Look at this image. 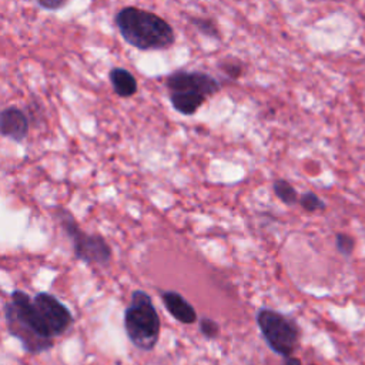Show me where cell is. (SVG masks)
Returning <instances> with one entry per match:
<instances>
[{
	"label": "cell",
	"instance_id": "6da1fadb",
	"mask_svg": "<svg viewBox=\"0 0 365 365\" xmlns=\"http://www.w3.org/2000/svg\"><path fill=\"white\" fill-rule=\"evenodd\" d=\"M10 301L21 328L41 339L53 341L73 324L71 311L48 292H37L31 298L27 292L14 289Z\"/></svg>",
	"mask_w": 365,
	"mask_h": 365
},
{
	"label": "cell",
	"instance_id": "3957f363",
	"mask_svg": "<svg viewBox=\"0 0 365 365\" xmlns=\"http://www.w3.org/2000/svg\"><path fill=\"white\" fill-rule=\"evenodd\" d=\"M123 324L130 342L140 351H153L160 338L161 322L151 297L135 289L131 294L128 307L124 309Z\"/></svg>",
	"mask_w": 365,
	"mask_h": 365
},
{
	"label": "cell",
	"instance_id": "2e32d148",
	"mask_svg": "<svg viewBox=\"0 0 365 365\" xmlns=\"http://www.w3.org/2000/svg\"><path fill=\"white\" fill-rule=\"evenodd\" d=\"M198 328H200V332L202 334V336L208 338V339H212L215 336H218L220 334V325L218 322H215L214 319L211 318H201L200 322H198Z\"/></svg>",
	"mask_w": 365,
	"mask_h": 365
},
{
	"label": "cell",
	"instance_id": "9a60e30c",
	"mask_svg": "<svg viewBox=\"0 0 365 365\" xmlns=\"http://www.w3.org/2000/svg\"><path fill=\"white\" fill-rule=\"evenodd\" d=\"M335 247L338 250V252H341L345 257H349L355 248V241L351 235L344 234V232H338L335 235Z\"/></svg>",
	"mask_w": 365,
	"mask_h": 365
},
{
	"label": "cell",
	"instance_id": "5bb4252c",
	"mask_svg": "<svg viewBox=\"0 0 365 365\" xmlns=\"http://www.w3.org/2000/svg\"><path fill=\"white\" fill-rule=\"evenodd\" d=\"M218 67L221 71H224L228 77L231 78H238L241 77L242 71H244V66L240 60L237 58H224L218 63Z\"/></svg>",
	"mask_w": 365,
	"mask_h": 365
},
{
	"label": "cell",
	"instance_id": "52a82bcc",
	"mask_svg": "<svg viewBox=\"0 0 365 365\" xmlns=\"http://www.w3.org/2000/svg\"><path fill=\"white\" fill-rule=\"evenodd\" d=\"M30 123L23 110L19 107H6L0 113V131L3 137L11 138L16 143H21L29 134Z\"/></svg>",
	"mask_w": 365,
	"mask_h": 365
},
{
	"label": "cell",
	"instance_id": "9c48e42d",
	"mask_svg": "<svg viewBox=\"0 0 365 365\" xmlns=\"http://www.w3.org/2000/svg\"><path fill=\"white\" fill-rule=\"evenodd\" d=\"M207 100L205 96L190 91H170V103L173 108L182 115H192Z\"/></svg>",
	"mask_w": 365,
	"mask_h": 365
},
{
	"label": "cell",
	"instance_id": "7c38bea8",
	"mask_svg": "<svg viewBox=\"0 0 365 365\" xmlns=\"http://www.w3.org/2000/svg\"><path fill=\"white\" fill-rule=\"evenodd\" d=\"M190 21L201 34L212 38H220V31L212 20L204 19V17H191Z\"/></svg>",
	"mask_w": 365,
	"mask_h": 365
},
{
	"label": "cell",
	"instance_id": "277c9868",
	"mask_svg": "<svg viewBox=\"0 0 365 365\" xmlns=\"http://www.w3.org/2000/svg\"><path fill=\"white\" fill-rule=\"evenodd\" d=\"M57 220L71 241L74 257L87 265L107 267L113 258V251L103 235L84 232L70 211L60 208Z\"/></svg>",
	"mask_w": 365,
	"mask_h": 365
},
{
	"label": "cell",
	"instance_id": "e0dca14e",
	"mask_svg": "<svg viewBox=\"0 0 365 365\" xmlns=\"http://www.w3.org/2000/svg\"><path fill=\"white\" fill-rule=\"evenodd\" d=\"M68 0H36V3L46 10H60L67 4Z\"/></svg>",
	"mask_w": 365,
	"mask_h": 365
},
{
	"label": "cell",
	"instance_id": "ba28073f",
	"mask_svg": "<svg viewBox=\"0 0 365 365\" xmlns=\"http://www.w3.org/2000/svg\"><path fill=\"white\" fill-rule=\"evenodd\" d=\"M158 294L165 309L174 319L185 325H191L197 321L195 308L180 292L174 289H160Z\"/></svg>",
	"mask_w": 365,
	"mask_h": 365
},
{
	"label": "cell",
	"instance_id": "5b68a950",
	"mask_svg": "<svg viewBox=\"0 0 365 365\" xmlns=\"http://www.w3.org/2000/svg\"><path fill=\"white\" fill-rule=\"evenodd\" d=\"M258 329L272 352L285 358L294 354L298 346L301 331L298 324L271 308H259L255 315Z\"/></svg>",
	"mask_w": 365,
	"mask_h": 365
},
{
	"label": "cell",
	"instance_id": "30bf717a",
	"mask_svg": "<svg viewBox=\"0 0 365 365\" xmlns=\"http://www.w3.org/2000/svg\"><path fill=\"white\" fill-rule=\"evenodd\" d=\"M108 78L117 96L131 97L137 93V80L128 70L121 67H114L110 70Z\"/></svg>",
	"mask_w": 365,
	"mask_h": 365
},
{
	"label": "cell",
	"instance_id": "8992f818",
	"mask_svg": "<svg viewBox=\"0 0 365 365\" xmlns=\"http://www.w3.org/2000/svg\"><path fill=\"white\" fill-rule=\"evenodd\" d=\"M168 91H190L205 96L207 98L220 91V83L210 74L202 71L175 70L165 77Z\"/></svg>",
	"mask_w": 365,
	"mask_h": 365
},
{
	"label": "cell",
	"instance_id": "8fae6325",
	"mask_svg": "<svg viewBox=\"0 0 365 365\" xmlns=\"http://www.w3.org/2000/svg\"><path fill=\"white\" fill-rule=\"evenodd\" d=\"M272 190H274V194L277 195V198L281 200L287 205H294L299 201L297 190L287 180H282V178L275 180L272 182Z\"/></svg>",
	"mask_w": 365,
	"mask_h": 365
},
{
	"label": "cell",
	"instance_id": "4fadbf2b",
	"mask_svg": "<svg viewBox=\"0 0 365 365\" xmlns=\"http://www.w3.org/2000/svg\"><path fill=\"white\" fill-rule=\"evenodd\" d=\"M299 205L305 210V211H309V212H314V211H321L325 208V202L312 191H307L304 192L301 197H299Z\"/></svg>",
	"mask_w": 365,
	"mask_h": 365
},
{
	"label": "cell",
	"instance_id": "7a4b0ae2",
	"mask_svg": "<svg viewBox=\"0 0 365 365\" xmlns=\"http://www.w3.org/2000/svg\"><path fill=\"white\" fill-rule=\"evenodd\" d=\"M121 37L138 50H165L175 41L173 27L153 11L124 7L114 17Z\"/></svg>",
	"mask_w": 365,
	"mask_h": 365
},
{
	"label": "cell",
	"instance_id": "ac0fdd59",
	"mask_svg": "<svg viewBox=\"0 0 365 365\" xmlns=\"http://www.w3.org/2000/svg\"><path fill=\"white\" fill-rule=\"evenodd\" d=\"M282 365H302V364H301V359H299V358H295V356L289 355V356H285V358H284Z\"/></svg>",
	"mask_w": 365,
	"mask_h": 365
}]
</instances>
